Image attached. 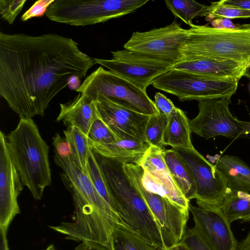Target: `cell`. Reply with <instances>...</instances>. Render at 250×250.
Wrapping results in <instances>:
<instances>
[{"label": "cell", "instance_id": "cell-28", "mask_svg": "<svg viewBox=\"0 0 250 250\" xmlns=\"http://www.w3.org/2000/svg\"><path fill=\"white\" fill-rule=\"evenodd\" d=\"M87 168V172L97 191L121 217L118 208L92 149Z\"/></svg>", "mask_w": 250, "mask_h": 250}, {"label": "cell", "instance_id": "cell-18", "mask_svg": "<svg viewBox=\"0 0 250 250\" xmlns=\"http://www.w3.org/2000/svg\"><path fill=\"white\" fill-rule=\"evenodd\" d=\"M250 66V63L212 58H200L177 62L171 69L187 71L212 78L240 80L244 76Z\"/></svg>", "mask_w": 250, "mask_h": 250}, {"label": "cell", "instance_id": "cell-23", "mask_svg": "<svg viewBox=\"0 0 250 250\" xmlns=\"http://www.w3.org/2000/svg\"><path fill=\"white\" fill-rule=\"evenodd\" d=\"M189 120L182 110L175 108L168 117L163 139L164 146H170L174 149H189L193 147Z\"/></svg>", "mask_w": 250, "mask_h": 250}, {"label": "cell", "instance_id": "cell-20", "mask_svg": "<svg viewBox=\"0 0 250 250\" xmlns=\"http://www.w3.org/2000/svg\"><path fill=\"white\" fill-rule=\"evenodd\" d=\"M98 115L93 100L80 93L72 101L60 104V112L56 119L68 127H75L86 135Z\"/></svg>", "mask_w": 250, "mask_h": 250}, {"label": "cell", "instance_id": "cell-2", "mask_svg": "<svg viewBox=\"0 0 250 250\" xmlns=\"http://www.w3.org/2000/svg\"><path fill=\"white\" fill-rule=\"evenodd\" d=\"M54 161L62 169L61 179L72 196L75 211L71 222L49 227L66 239L80 243L75 250H112L116 226L127 225L99 193L87 172H83L71 158L55 155Z\"/></svg>", "mask_w": 250, "mask_h": 250}, {"label": "cell", "instance_id": "cell-11", "mask_svg": "<svg viewBox=\"0 0 250 250\" xmlns=\"http://www.w3.org/2000/svg\"><path fill=\"white\" fill-rule=\"evenodd\" d=\"M190 172L196 187L198 207L220 208L229 193L225 176L194 147L174 149Z\"/></svg>", "mask_w": 250, "mask_h": 250}, {"label": "cell", "instance_id": "cell-32", "mask_svg": "<svg viewBox=\"0 0 250 250\" xmlns=\"http://www.w3.org/2000/svg\"><path fill=\"white\" fill-rule=\"evenodd\" d=\"M181 242L189 250H212L195 226L186 230Z\"/></svg>", "mask_w": 250, "mask_h": 250}, {"label": "cell", "instance_id": "cell-37", "mask_svg": "<svg viewBox=\"0 0 250 250\" xmlns=\"http://www.w3.org/2000/svg\"><path fill=\"white\" fill-rule=\"evenodd\" d=\"M212 27L219 29H233L240 27L242 25L234 24L230 19L218 18L211 21Z\"/></svg>", "mask_w": 250, "mask_h": 250}, {"label": "cell", "instance_id": "cell-41", "mask_svg": "<svg viewBox=\"0 0 250 250\" xmlns=\"http://www.w3.org/2000/svg\"><path fill=\"white\" fill-rule=\"evenodd\" d=\"M243 250H250V230L243 241Z\"/></svg>", "mask_w": 250, "mask_h": 250}, {"label": "cell", "instance_id": "cell-7", "mask_svg": "<svg viewBox=\"0 0 250 250\" xmlns=\"http://www.w3.org/2000/svg\"><path fill=\"white\" fill-rule=\"evenodd\" d=\"M76 91L92 100L97 93L103 94L113 102L141 114L159 113L146 91L102 66L88 75Z\"/></svg>", "mask_w": 250, "mask_h": 250}, {"label": "cell", "instance_id": "cell-3", "mask_svg": "<svg viewBox=\"0 0 250 250\" xmlns=\"http://www.w3.org/2000/svg\"><path fill=\"white\" fill-rule=\"evenodd\" d=\"M124 223L161 250L166 249L161 229L140 194L131 183L121 161L95 155Z\"/></svg>", "mask_w": 250, "mask_h": 250}, {"label": "cell", "instance_id": "cell-17", "mask_svg": "<svg viewBox=\"0 0 250 250\" xmlns=\"http://www.w3.org/2000/svg\"><path fill=\"white\" fill-rule=\"evenodd\" d=\"M194 226L204 236L212 250H237L238 242L230 228V224L220 208H201L190 203Z\"/></svg>", "mask_w": 250, "mask_h": 250}, {"label": "cell", "instance_id": "cell-27", "mask_svg": "<svg viewBox=\"0 0 250 250\" xmlns=\"http://www.w3.org/2000/svg\"><path fill=\"white\" fill-rule=\"evenodd\" d=\"M165 2L167 8L175 17L188 25L192 23L194 18L202 16L208 7L194 0H167Z\"/></svg>", "mask_w": 250, "mask_h": 250}, {"label": "cell", "instance_id": "cell-30", "mask_svg": "<svg viewBox=\"0 0 250 250\" xmlns=\"http://www.w3.org/2000/svg\"><path fill=\"white\" fill-rule=\"evenodd\" d=\"M202 17H205L207 21H212L218 18L229 19L250 18V10L225 6L220 1L212 2L208 6Z\"/></svg>", "mask_w": 250, "mask_h": 250}, {"label": "cell", "instance_id": "cell-36", "mask_svg": "<svg viewBox=\"0 0 250 250\" xmlns=\"http://www.w3.org/2000/svg\"><path fill=\"white\" fill-rule=\"evenodd\" d=\"M154 103L159 113L168 117L176 107L172 102L161 92H156L154 96Z\"/></svg>", "mask_w": 250, "mask_h": 250}, {"label": "cell", "instance_id": "cell-13", "mask_svg": "<svg viewBox=\"0 0 250 250\" xmlns=\"http://www.w3.org/2000/svg\"><path fill=\"white\" fill-rule=\"evenodd\" d=\"M188 38V29L176 21L163 27L135 32L124 44L125 49L176 63L182 61L180 49Z\"/></svg>", "mask_w": 250, "mask_h": 250}, {"label": "cell", "instance_id": "cell-12", "mask_svg": "<svg viewBox=\"0 0 250 250\" xmlns=\"http://www.w3.org/2000/svg\"><path fill=\"white\" fill-rule=\"evenodd\" d=\"M112 58H93L96 64L146 91L153 82L171 70L175 63L126 49L112 51Z\"/></svg>", "mask_w": 250, "mask_h": 250}, {"label": "cell", "instance_id": "cell-22", "mask_svg": "<svg viewBox=\"0 0 250 250\" xmlns=\"http://www.w3.org/2000/svg\"><path fill=\"white\" fill-rule=\"evenodd\" d=\"M163 155L172 178L179 189L188 201L195 199V181L182 158L172 148L163 149Z\"/></svg>", "mask_w": 250, "mask_h": 250}, {"label": "cell", "instance_id": "cell-29", "mask_svg": "<svg viewBox=\"0 0 250 250\" xmlns=\"http://www.w3.org/2000/svg\"><path fill=\"white\" fill-rule=\"evenodd\" d=\"M168 121V117L161 113L150 116L145 129L146 142L150 146L165 148L163 135Z\"/></svg>", "mask_w": 250, "mask_h": 250}, {"label": "cell", "instance_id": "cell-5", "mask_svg": "<svg viewBox=\"0 0 250 250\" xmlns=\"http://www.w3.org/2000/svg\"><path fill=\"white\" fill-rule=\"evenodd\" d=\"M189 26L187 40L180 49L182 61L212 58L250 63V24L233 29L192 23Z\"/></svg>", "mask_w": 250, "mask_h": 250}, {"label": "cell", "instance_id": "cell-8", "mask_svg": "<svg viewBox=\"0 0 250 250\" xmlns=\"http://www.w3.org/2000/svg\"><path fill=\"white\" fill-rule=\"evenodd\" d=\"M238 80L209 77L187 71L171 69L156 78L152 85L177 96L181 102L231 97Z\"/></svg>", "mask_w": 250, "mask_h": 250}, {"label": "cell", "instance_id": "cell-33", "mask_svg": "<svg viewBox=\"0 0 250 250\" xmlns=\"http://www.w3.org/2000/svg\"><path fill=\"white\" fill-rule=\"evenodd\" d=\"M26 2V0H0L1 18L9 24H13Z\"/></svg>", "mask_w": 250, "mask_h": 250}, {"label": "cell", "instance_id": "cell-24", "mask_svg": "<svg viewBox=\"0 0 250 250\" xmlns=\"http://www.w3.org/2000/svg\"><path fill=\"white\" fill-rule=\"evenodd\" d=\"M112 250H161L124 224H118L111 239Z\"/></svg>", "mask_w": 250, "mask_h": 250}, {"label": "cell", "instance_id": "cell-39", "mask_svg": "<svg viewBox=\"0 0 250 250\" xmlns=\"http://www.w3.org/2000/svg\"><path fill=\"white\" fill-rule=\"evenodd\" d=\"M162 250H189L188 247L181 242L170 247Z\"/></svg>", "mask_w": 250, "mask_h": 250}, {"label": "cell", "instance_id": "cell-15", "mask_svg": "<svg viewBox=\"0 0 250 250\" xmlns=\"http://www.w3.org/2000/svg\"><path fill=\"white\" fill-rule=\"evenodd\" d=\"M93 102L98 116L118 138L127 136L146 142L145 129L150 116L122 106L100 93Z\"/></svg>", "mask_w": 250, "mask_h": 250}, {"label": "cell", "instance_id": "cell-25", "mask_svg": "<svg viewBox=\"0 0 250 250\" xmlns=\"http://www.w3.org/2000/svg\"><path fill=\"white\" fill-rule=\"evenodd\" d=\"M220 209L230 224L237 220L249 221L250 194L241 191L229 192Z\"/></svg>", "mask_w": 250, "mask_h": 250}, {"label": "cell", "instance_id": "cell-43", "mask_svg": "<svg viewBox=\"0 0 250 250\" xmlns=\"http://www.w3.org/2000/svg\"><path fill=\"white\" fill-rule=\"evenodd\" d=\"M244 76L250 78V66L247 69Z\"/></svg>", "mask_w": 250, "mask_h": 250}, {"label": "cell", "instance_id": "cell-14", "mask_svg": "<svg viewBox=\"0 0 250 250\" xmlns=\"http://www.w3.org/2000/svg\"><path fill=\"white\" fill-rule=\"evenodd\" d=\"M23 184L11 159L6 136L0 132V231L7 235L9 225L20 213L18 197Z\"/></svg>", "mask_w": 250, "mask_h": 250}, {"label": "cell", "instance_id": "cell-26", "mask_svg": "<svg viewBox=\"0 0 250 250\" xmlns=\"http://www.w3.org/2000/svg\"><path fill=\"white\" fill-rule=\"evenodd\" d=\"M63 133L71 146L72 160L83 172L86 173L91 151L87 135L75 127H68Z\"/></svg>", "mask_w": 250, "mask_h": 250}, {"label": "cell", "instance_id": "cell-21", "mask_svg": "<svg viewBox=\"0 0 250 250\" xmlns=\"http://www.w3.org/2000/svg\"><path fill=\"white\" fill-rule=\"evenodd\" d=\"M215 167L225 176L229 192L250 191V167L239 157L225 155L215 157Z\"/></svg>", "mask_w": 250, "mask_h": 250}, {"label": "cell", "instance_id": "cell-9", "mask_svg": "<svg viewBox=\"0 0 250 250\" xmlns=\"http://www.w3.org/2000/svg\"><path fill=\"white\" fill-rule=\"evenodd\" d=\"M124 167L131 183L144 199L157 221L166 248L180 243L186 230L189 210L146 189L142 183L143 169L140 166L124 164Z\"/></svg>", "mask_w": 250, "mask_h": 250}, {"label": "cell", "instance_id": "cell-34", "mask_svg": "<svg viewBox=\"0 0 250 250\" xmlns=\"http://www.w3.org/2000/svg\"><path fill=\"white\" fill-rule=\"evenodd\" d=\"M55 0H39L28 9L21 17L23 21H26L34 17L43 16L46 13L48 7Z\"/></svg>", "mask_w": 250, "mask_h": 250}, {"label": "cell", "instance_id": "cell-35", "mask_svg": "<svg viewBox=\"0 0 250 250\" xmlns=\"http://www.w3.org/2000/svg\"><path fill=\"white\" fill-rule=\"evenodd\" d=\"M55 156L62 158H71L72 154L71 146L65 137L57 133L53 138Z\"/></svg>", "mask_w": 250, "mask_h": 250}, {"label": "cell", "instance_id": "cell-16", "mask_svg": "<svg viewBox=\"0 0 250 250\" xmlns=\"http://www.w3.org/2000/svg\"><path fill=\"white\" fill-rule=\"evenodd\" d=\"M163 150L150 146L145 154L140 165L143 169V184L149 191L163 196L188 209L189 201L174 183L165 162Z\"/></svg>", "mask_w": 250, "mask_h": 250}, {"label": "cell", "instance_id": "cell-42", "mask_svg": "<svg viewBox=\"0 0 250 250\" xmlns=\"http://www.w3.org/2000/svg\"><path fill=\"white\" fill-rule=\"evenodd\" d=\"M44 250H58L56 249V248L55 247V246L51 244V245H49Z\"/></svg>", "mask_w": 250, "mask_h": 250}, {"label": "cell", "instance_id": "cell-19", "mask_svg": "<svg viewBox=\"0 0 250 250\" xmlns=\"http://www.w3.org/2000/svg\"><path fill=\"white\" fill-rule=\"evenodd\" d=\"M89 144L93 151L101 156L139 166L150 146L146 142L127 136H121L117 141L107 145L89 142Z\"/></svg>", "mask_w": 250, "mask_h": 250}, {"label": "cell", "instance_id": "cell-38", "mask_svg": "<svg viewBox=\"0 0 250 250\" xmlns=\"http://www.w3.org/2000/svg\"><path fill=\"white\" fill-rule=\"evenodd\" d=\"M224 5L250 10V0H221Z\"/></svg>", "mask_w": 250, "mask_h": 250}, {"label": "cell", "instance_id": "cell-4", "mask_svg": "<svg viewBox=\"0 0 250 250\" xmlns=\"http://www.w3.org/2000/svg\"><path fill=\"white\" fill-rule=\"evenodd\" d=\"M8 150L23 186L40 200L51 184L49 146L32 118L20 117L17 127L7 136Z\"/></svg>", "mask_w": 250, "mask_h": 250}, {"label": "cell", "instance_id": "cell-6", "mask_svg": "<svg viewBox=\"0 0 250 250\" xmlns=\"http://www.w3.org/2000/svg\"><path fill=\"white\" fill-rule=\"evenodd\" d=\"M149 0H55L46 16L51 21L74 26L105 22L135 12Z\"/></svg>", "mask_w": 250, "mask_h": 250}, {"label": "cell", "instance_id": "cell-10", "mask_svg": "<svg viewBox=\"0 0 250 250\" xmlns=\"http://www.w3.org/2000/svg\"><path fill=\"white\" fill-rule=\"evenodd\" d=\"M231 97L199 101L198 114L189 120L191 132L206 140L217 136L235 140L250 135L246 122L234 117L229 110Z\"/></svg>", "mask_w": 250, "mask_h": 250}, {"label": "cell", "instance_id": "cell-1", "mask_svg": "<svg viewBox=\"0 0 250 250\" xmlns=\"http://www.w3.org/2000/svg\"><path fill=\"white\" fill-rule=\"evenodd\" d=\"M72 39L0 32V95L20 117L43 116L72 78L96 64Z\"/></svg>", "mask_w": 250, "mask_h": 250}, {"label": "cell", "instance_id": "cell-40", "mask_svg": "<svg viewBox=\"0 0 250 250\" xmlns=\"http://www.w3.org/2000/svg\"><path fill=\"white\" fill-rule=\"evenodd\" d=\"M1 250H8L6 235L0 232Z\"/></svg>", "mask_w": 250, "mask_h": 250}, {"label": "cell", "instance_id": "cell-44", "mask_svg": "<svg viewBox=\"0 0 250 250\" xmlns=\"http://www.w3.org/2000/svg\"></svg>", "mask_w": 250, "mask_h": 250}, {"label": "cell", "instance_id": "cell-31", "mask_svg": "<svg viewBox=\"0 0 250 250\" xmlns=\"http://www.w3.org/2000/svg\"><path fill=\"white\" fill-rule=\"evenodd\" d=\"M87 137L89 142L100 145L111 144L119 139L117 135L98 116L92 123Z\"/></svg>", "mask_w": 250, "mask_h": 250}]
</instances>
